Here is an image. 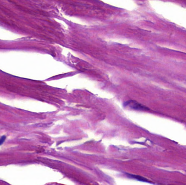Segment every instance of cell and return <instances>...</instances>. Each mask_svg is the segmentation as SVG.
<instances>
[{"label": "cell", "instance_id": "obj_1", "mask_svg": "<svg viewBox=\"0 0 186 185\" xmlns=\"http://www.w3.org/2000/svg\"><path fill=\"white\" fill-rule=\"evenodd\" d=\"M125 107H129L134 110H140V111H146L149 110L148 108L143 105L140 103L134 101H130L124 103Z\"/></svg>", "mask_w": 186, "mask_h": 185}, {"label": "cell", "instance_id": "obj_2", "mask_svg": "<svg viewBox=\"0 0 186 185\" xmlns=\"http://www.w3.org/2000/svg\"><path fill=\"white\" fill-rule=\"evenodd\" d=\"M127 177L131 178H133L135 179H136L137 180L141 181H143V182H146V183H150V181H149L148 179H146V178L141 177V176L139 175H132V174H127Z\"/></svg>", "mask_w": 186, "mask_h": 185}]
</instances>
